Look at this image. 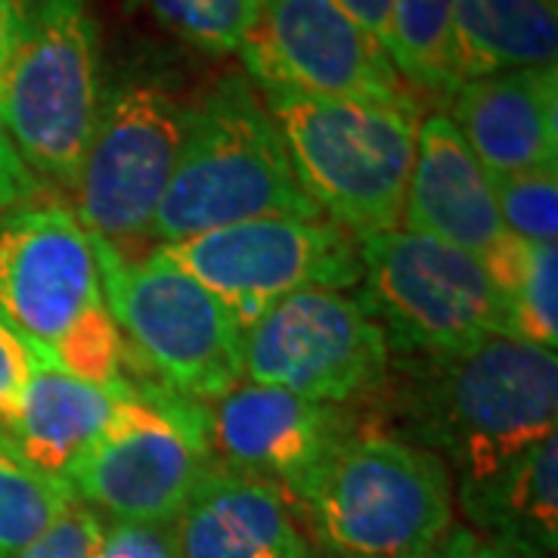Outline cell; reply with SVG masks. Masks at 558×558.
<instances>
[{
    "instance_id": "12",
    "label": "cell",
    "mask_w": 558,
    "mask_h": 558,
    "mask_svg": "<svg viewBox=\"0 0 558 558\" xmlns=\"http://www.w3.org/2000/svg\"><path fill=\"white\" fill-rule=\"evenodd\" d=\"M102 304L94 242L69 205L32 202L0 218V323L28 348L53 357Z\"/></svg>"
},
{
    "instance_id": "15",
    "label": "cell",
    "mask_w": 558,
    "mask_h": 558,
    "mask_svg": "<svg viewBox=\"0 0 558 558\" xmlns=\"http://www.w3.org/2000/svg\"><path fill=\"white\" fill-rule=\"evenodd\" d=\"M400 230L487 258L506 240L494 180L447 112L422 116Z\"/></svg>"
},
{
    "instance_id": "5",
    "label": "cell",
    "mask_w": 558,
    "mask_h": 558,
    "mask_svg": "<svg viewBox=\"0 0 558 558\" xmlns=\"http://www.w3.org/2000/svg\"><path fill=\"white\" fill-rule=\"evenodd\" d=\"M193 102L153 65H128L102 84L72 211L124 260L156 248L153 220L190 131Z\"/></svg>"
},
{
    "instance_id": "21",
    "label": "cell",
    "mask_w": 558,
    "mask_h": 558,
    "mask_svg": "<svg viewBox=\"0 0 558 558\" xmlns=\"http://www.w3.org/2000/svg\"><path fill=\"white\" fill-rule=\"evenodd\" d=\"M484 267L509 304L515 339L558 348V248L506 236Z\"/></svg>"
},
{
    "instance_id": "18",
    "label": "cell",
    "mask_w": 558,
    "mask_h": 558,
    "mask_svg": "<svg viewBox=\"0 0 558 558\" xmlns=\"http://www.w3.org/2000/svg\"><path fill=\"white\" fill-rule=\"evenodd\" d=\"M178 558H311L286 494L267 481L215 465L168 524Z\"/></svg>"
},
{
    "instance_id": "35",
    "label": "cell",
    "mask_w": 558,
    "mask_h": 558,
    "mask_svg": "<svg viewBox=\"0 0 558 558\" xmlns=\"http://www.w3.org/2000/svg\"><path fill=\"white\" fill-rule=\"evenodd\" d=\"M311 558H336V556H323V553H317V549H314V556Z\"/></svg>"
},
{
    "instance_id": "25",
    "label": "cell",
    "mask_w": 558,
    "mask_h": 558,
    "mask_svg": "<svg viewBox=\"0 0 558 558\" xmlns=\"http://www.w3.org/2000/svg\"><path fill=\"white\" fill-rule=\"evenodd\" d=\"M494 180L499 220L509 236L534 245H556L558 168H537Z\"/></svg>"
},
{
    "instance_id": "27",
    "label": "cell",
    "mask_w": 558,
    "mask_h": 558,
    "mask_svg": "<svg viewBox=\"0 0 558 558\" xmlns=\"http://www.w3.org/2000/svg\"><path fill=\"white\" fill-rule=\"evenodd\" d=\"M90 558H178L168 524L102 519Z\"/></svg>"
},
{
    "instance_id": "20",
    "label": "cell",
    "mask_w": 558,
    "mask_h": 558,
    "mask_svg": "<svg viewBox=\"0 0 558 558\" xmlns=\"http://www.w3.org/2000/svg\"><path fill=\"white\" fill-rule=\"evenodd\" d=\"M558 10L543 0H457L450 22V69L462 81L515 69L556 65Z\"/></svg>"
},
{
    "instance_id": "14",
    "label": "cell",
    "mask_w": 558,
    "mask_h": 558,
    "mask_svg": "<svg viewBox=\"0 0 558 558\" xmlns=\"http://www.w3.org/2000/svg\"><path fill=\"white\" fill-rule=\"evenodd\" d=\"M208 425L211 450L223 469L274 484L289 502L341 444L363 432L354 407L319 403L245 379L208 403Z\"/></svg>"
},
{
    "instance_id": "24",
    "label": "cell",
    "mask_w": 558,
    "mask_h": 558,
    "mask_svg": "<svg viewBox=\"0 0 558 558\" xmlns=\"http://www.w3.org/2000/svg\"><path fill=\"white\" fill-rule=\"evenodd\" d=\"M153 20L211 57H240L258 32V0H134Z\"/></svg>"
},
{
    "instance_id": "16",
    "label": "cell",
    "mask_w": 558,
    "mask_h": 558,
    "mask_svg": "<svg viewBox=\"0 0 558 558\" xmlns=\"http://www.w3.org/2000/svg\"><path fill=\"white\" fill-rule=\"evenodd\" d=\"M450 121L490 178L558 168L556 65L462 81Z\"/></svg>"
},
{
    "instance_id": "9",
    "label": "cell",
    "mask_w": 558,
    "mask_h": 558,
    "mask_svg": "<svg viewBox=\"0 0 558 558\" xmlns=\"http://www.w3.org/2000/svg\"><path fill=\"white\" fill-rule=\"evenodd\" d=\"M215 465L208 403L134 379L69 484L102 519L171 524Z\"/></svg>"
},
{
    "instance_id": "34",
    "label": "cell",
    "mask_w": 558,
    "mask_h": 558,
    "mask_svg": "<svg viewBox=\"0 0 558 558\" xmlns=\"http://www.w3.org/2000/svg\"><path fill=\"white\" fill-rule=\"evenodd\" d=\"M546 7H553V10H558V0H543Z\"/></svg>"
},
{
    "instance_id": "7",
    "label": "cell",
    "mask_w": 558,
    "mask_h": 558,
    "mask_svg": "<svg viewBox=\"0 0 558 558\" xmlns=\"http://www.w3.org/2000/svg\"><path fill=\"white\" fill-rule=\"evenodd\" d=\"M360 307L376 319L391 360L444 357L512 336L509 304L484 260L407 230L357 240Z\"/></svg>"
},
{
    "instance_id": "33",
    "label": "cell",
    "mask_w": 558,
    "mask_h": 558,
    "mask_svg": "<svg viewBox=\"0 0 558 558\" xmlns=\"http://www.w3.org/2000/svg\"><path fill=\"white\" fill-rule=\"evenodd\" d=\"M475 558H521V556H515V553H512V549H506V546L478 539V553H475Z\"/></svg>"
},
{
    "instance_id": "23",
    "label": "cell",
    "mask_w": 558,
    "mask_h": 558,
    "mask_svg": "<svg viewBox=\"0 0 558 558\" xmlns=\"http://www.w3.org/2000/svg\"><path fill=\"white\" fill-rule=\"evenodd\" d=\"M72 484L50 478L0 444V558H16L75 506Z\"/></svg>"
},
{
    "instance_id": "26",
    "label": "cell",
    "mask_w": 558,
    "mask_h": 558,
    "mask_svg": "<svg viewBox=\"0 0 558 558\" xmlns=\"http://www.w3.org/2000/svg\"><path fill=\"white\" fill-rule=\"evenodd\" d=\"M102 515L90 506L75 502L57 524H50L25 553L16 558H90V549L100 537Z\"/></svg>"
},
{
    "instance_id": "17",
    "label": "cell",
    "mask_w": 558,
    "mask_h": 558,
    "mask_svg": "<svg viewBox=\"0 0 558 558\" xmlns=\"http://www.w3.org/2000/svg\"><path fill=\"white\" fill-rule=\"evenodd\" d=\"M124 385H94L32 348V366L13 403L0 416V444L50 478L69 481L100 440L124 398Z\"/></svg>"
},
{
    "instance_id": "8",
    "label": "cell",
    "mask_w": 558,
    "mask_h": 558,
    "mask_svg": "<svg viewBox=\"0 0 558 558\" xmlns=\"http://www.w3.org/2000/svg\"><path fill=\"white\" fill-rule=\"evenodd\" d=\"M90 236V233H87ZM102 299L119 323L143 379L153 376L183 398L211 403L242 381V326L199 279L159 248L124 260L90 236Z\"/></svg>"
},
{
    "instance_id": "31",
    "label": "cell",
    "mask_w": 558,
    "mask_h": 558,
    "mask_svg": "<svg viewBox=\"0 0 558 558\" xmlns=\"http://www.w3.org/2000/svg\"><path fill=\"white\" fill-rule=\"evenodd\" d=\"M28 3L32 0H0V87H3L7 65L13 60V50H16V40H20Z\"/></svg>"
},
{
    "instance_id": "1",
    "label": "cell",
    "mask_w": 558,
    "mask_h": 558,
    "mask_svg": "<svg viewBox=\"0 0 558 558\" xmlns=\"http://www.w3.org/2000/svg\"><path fill=\"white\" fill-rule=\"evenodd\" d=\"M381 395L395 422L388 435L432 450L462 484L556 435L558 354L494 336L459 354L391 360Z\"/></svg>"
},
{
    "instance_id": "19",
    "label": "cell",
    "mask_w": 558,
    "mask_h": 558,
    "mask_svg": "<svg viewBox=\"0 0 558 558\" xmlns=\"http://www.w3.org/2000/svg\"><path fill=\"white\" fill-rule=\"evenodd\" d=\"M469 531L521 558H556L558 440L531 444L484 478L457 484Z\"/></svg>"
},
{
    "instance_id": "22",
    "label": "cell",
    "mask_w": 558,
    "mask_h": 558,
    "mask_svg": "<svg viewBox=\"0 0 558 558\" xmlns=\"http://www.w3.org/2000/svg\"><path fill=\"white\" fill-rule=\"evenodd\" d=\"M457 0H395L388 57L416 94L447 97L457 90L450 69V22Z\"/></svg>"
},
{
    "instance_id": "13",
    "label": "cell",
    "mask_w": 558,
    "mask_h": 558,
    "mask_svg": "<svg viewBox=\"0 0 558 558\" xmlns=\"http://www.w3.org/2000/svg\"><path fill=\"white\" fill-rule=\"evenodd\" d=\"M258 32L240 50L242 62L267 65L323 97L418 106L385 47L336 0H258Z\"/></svg>"
},
{
    "instance_id": "2",
    "label": "cell",
    "mask_w": 558,
    "mask_h": 558,
    "mask_svg": "<svg viewBox=\"0 0 558 558\" xmlns=\"http://www.w3.org/2000/svg\"><path fill=\"white\" fill-rule=\"evenodd\" d=\"M245 75L319 215L354 240L398 230L422 109L311 94L255 62Z\"/></svg>"
},
{
    "instance_id": "6",
    "label": "cell",
    "mask_w": 558,
    "mask_h": 558,
    "mask_svg": "<svg viewBox=\"0 0 558 558\" xmlns=\"http://www.w3.org/2000/svg\"><path fill=\"white\" fill-rule=\"evenodd\" d=\"M100 94L94 0H32L0 87V121L44 183L75 190Z\"/></svg>"
},
{
    "instance_id": "10",
    "label": "cell",
    "mask_w": 558,
    "mask_h": 558,
    "mask_svg": "<svg viewBox=\"0 0 558 558\" xmlns=\"http://www.w3.org/2000/svg\"><path fill=\"white\" fill-rule=\"evenodd\" d=\"M388 373L385 332L348 292H295L242 332V379L299 398L357 407L379 398Z\"/></svg>"
},
{
    "instance_id": "32",
    "label": "cell",
    "mask_w": 558,
    "mask_h": 558,
    "mask_svg": "<svg viewBox=\"0 0 558 558\" xmlns=\"http://www.w3.org/2000/svg\"><path fill=\"white\" fill-rule=\"evenodd\" d=\"M475 553H478V537L469 527H450V534L422 558H475Z\"/></svg>"
},
{
    "instance_id": "29",
    "label": "cell",
    "mask_w": 558,
    "mask_h": 558,
    "mask_svg": "<svg viewBox=\"0 0 558 558\" xmlns=\"http://www.w3.org/2000/svg\"><path fill=\"white\" fill-rule=\"evenodd\" d=\"M32 366V348L0 323V416L13 403Z\"/></svg>"
},
{
    "instance_id": "11",
    "label": "cell",
    "mask_w": 558,
    "mask_h": 558,
    "mask_svg": "<svg viewBox=\"0 0 558 558\" xmlns=\"http://www.w3.org/2000/svg\"><path fill=\"white\" fill-rule=\"evenodd\" d=\"M240 319H255L307 289L348 292L360 282L357 240L326 218H260L156 245Z\"/></svg>"
},
{
    "instance_id": "4",
    "label": "cell",
    "mask_w": 558,
    "mask_h": 558,
    "mask_svg": "<svg viewBox=\"0 0 558 558\" xmlns=\"http://www.w3.org/2000/svg\"><path fill=\"white\" fill-rule=\"evenodd\" d=\"M292 509L323 556L422 558L453 527V475L432 450L363 428L326 459Z\"/></svg>"
},
{
    "instance_id": "28",
    "label": "cell",
    "mask_w": 558,
    "mask_h": 558,
    "mask_svg": "<svg viewBox=\"0 0 558 558\" xmlns=\"http://www.w3.org/2000/svg\"><path fill=\"white\" fill-rule=\"evenodd\" d=\"M44 193H47V183L25 165L16 143L10 140L0 121V218L32 202H40Z\"/></svg>"
},
{
    "instance_id": "30",
    "label": "cell",
    "mask_w": 558,
    "mask_h": 558,
    "mask_svg": "<svg viewBox=\"0 0 558 558\" xmlns=\"http://www.w3.org/2000/svg\"><path fill=\"white\" fill-rule=\"evenodd\" d=\"M336 3L379 40L385 53L391 50V7H395V0H336Z\"/></svg>"
},
{
    "instance_id": "3",
    "label": "cell",
    "mask_w": 558,
    "mask_h": 558,
    "mask_svg": "<svg viewBox=\"0 0 558 558\" xmlns=\"http://www.w3.org/2000/svg\"><path fill=\"white\" fill-rule=\"evenodd\" d=\"M260 218H323L304 196L248 75H223L199 100L153 220V245Z\"/></svg>"
}]
</instances>
